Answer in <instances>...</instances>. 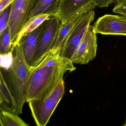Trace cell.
<instances>
[{
    "instance_id": "obj_16",
    "label": "cell",
    "mask_w": 126,
    "mask_h": 126,
    "mask_svg": "<svg viewBox=\"0 0 126 126\" xmlns=\"http://www.w3.org/2000/svg\"><path fill=\"white\" fill-rule=\"evenodd\" d=\"M12 48L10 30L8 26L0 35V54L8 53Z\"/></svg>"
},
{
    "instance_id": "obj_24",
    "label": "cell",
    "mask_w": 126,
    "mask_h": 126,
    "mask_svg": "<svg viewBox=\"0 0 126 126\" xmlns=\"http://www.w3.org/2000/svg\"><path fill=\"white\" fill-rule=\"evenodd\" d=\"M1 104H2V101H1V99L0 98V107Z\"/></svg>"
},
{
    "instance_id": "obj_5",
    "label": "cell",
    "mask_w": 126,
    "mask_h": 126,
    "mask_svg": "<svg viewBox=\"0 0 126 126\" xmlns=\"http://www.w3.org/2000/svg\"><path fill=\"white\" fill-rule=\"evenodd\" d=\"M60 24L57 16H50L46 20L38 41L32 65L30 68L36 66L49 54L54 46Z\"/></svg>"
},
{
    "instance_id": "obj_14",
    "label": "cell",
    "mask_w": 126,
    "mask_h": 126,
    "mask_svg": "<svg viewBox=\"0 0 126 126\" xmlns=\"http://www.w3.org/2000/svg\"><path fill=\"white\" fill-rule=\"evenodd\" d=\"M50 16L48 15H41L30 20L21 32L18 37L17 43L22 35L29 33L37 29Z\"/></svg>"
},
{
    "instance_id": "obj_8",
    "label": "cell",
    "mask_w": 126,
    "mask_h": 126,
    "mask_svg": "<svg viewBox=\"0 0 126 126\" xmlns=\"http://www.w3.org/2000/svg\"><path fill=\"white\" fill-rule=\"evenodd\" d=\"M95 7L91 0H60L57 17L61 23H64Z\"/></svg>"
},
{
    "instance_id": "obj_23",
    "label": "cell",
    "mask_w": 126,
    "mask_h": 126,
    "mask_svg": "<svg viewBox=\"0 0 126 126\" xmlns=\"http://www.w3.org/2000/svg\"><path fill=\"white\" fill-rule=\"evenodd\" d=\"M126 0H112L113 2H115L117 3V2H120V1H123Z\"/></svg>"
},
{
    "instance_id": "obj_10",
    "label": "cell",
    "mask_w": 126,
    "mask_h": 126,
    "mask_svg": "<svg viewBox=\"0 0 126 126\" xmlns=\"http://www.w3.org/2000/svg\"><path fill=\"white\" fill-rule=\"evenodd\" d=\"M46 20L34 30L22 35L17 43L21 48L26 62L30 68L32 65L39 36L44 28Z\"/></svg>"
},
{
    "instance_id": "obj_18",
    "label": "cell",
    "mask_w": 126,
    "mask_h": 126,
    "mask_svg": "<svg viewBox=\"0 0 126 126\" xmlns=\"http://www.w3.org/2000/svg\"><path fill=\"white\" fill-rule=\"evenodd\" d=\"M13 49L8 53L0 54V66L5 70H8L13 62Z\"/></svg>"
},
{
    "instance_id": "obj_4",
    "label": "cell",
    "mask_w": 126,
    "mask_h": 126,
    "mask_svg": "<svg viewBox=\"0 0 126 126\" xmlns=\"http://www.w3.org/2000/svg\"><path fill=\"white\" fill-rule=\"evenodd\" d=\"M37 0H14L8 26L12 48L17 44L18 37L28 21L30 14Z\"/></svg>"
},
{
    "instance_id": "obj_3",
    "label": "cell",
    "mask_w": 126,
    "mask_h": 126,
    "mask_svg": "<svg viewBox=\"0 0 126 126\" xmlns=\"http://www.w3.org/2000/svg\"><path fill=\"white\" fill-rule=\"evenodd\" d=\"M64 92L63 80L52 90L29 102L32 115L37 126H46Z\"/></svg>"
},
{
    "instance_id": "obj_2",
    "label": "cell",
    "mask_w": 126,
    "mask_h": 126,
    "mask_svg": "<svg viewBox=\"0 0 126 126\" xmlns=\"http://www.w3.org/2000/svg\"><path fill=\"white\" fill-rule=\"evenodd\" d=\"M13 62L8 70L7 78L12 95L16 105L15 114L22 113L23 107L26 102L27 86L30 68L26 62L18 44L13 48Z\"/></svg>"
},
{
    "instance_id": "obj_7",
    "label": "cell",
    "mask_w": 126,
    "mask_h": 126,
    "mask_svg": "<svg viewBox=\"0 0 126 126\" xmlns=\"http://www.w3.org/2000/svg\"><path fill=\"white\" fill-rule=\"evenodd\" d=\"M97 33L93 26L90 25L77 46L70 60L72 63L86 64L96 57Z\"/></svg>"
},
{
    "instance_id": "obj_22",
    "label": "cell",
    "mask_w": 126,
    "mask_h": 126,
    "mask_svg": "<svg viewBox=\"0 0 126 126\" xmlns=\"http://www.w3.org/2000/svg\"><path fill=\"white\" fill-rule=\"evenodd\" d=\"M0 126H6L4 123L1 115V110H0Z\"/></svg>"
},
{
    "instance_id": "obj_26",
    "label": "cell",
    "mask_w": 126,
    "mask_h": 126,
    "mask_svg": "<svg viewBox=\"0 0 126 126\" xmlns=\"http://www.w3.org/2000/svg\"></svg>"
},
{
    "instance_id": "obj_11",
    "label": "cell",
    "mask_w": 126,
    "mask_h": 126,
    "mask_svg": "<svg viewBox=\"0 0 126 126\" xmlns=\"http://www.w3.org/2000/svg\"><path fill=\"white\" fill-rule=\"evenodd\" d=\"M0 98L2 104L0 110L15 114L16 105L8 83L6 70L0 66Z\"/></svg>"
},
{
    "instance_id": "obj_9",
    "label": "cell",
    "mask_w": 126,
    "mask_h": 126,
    "mask_svg": "<svg viewBox=\"0 0 126 126\" xmlns=\"http://www.w3.org/2000/svg\"><path fill=\"white\" fill-rule=\"evenodd\" d=\"M93 26L97 34L126 36V17L123 16L105 15L99 18Z\"/></svg>"
},
{
    "instance_id": "obj_1",
    "label": "cell",
    "mask_w": 126,
    "mask_h": 126,
    "mask_svg": "<svg viewBox=\"0 0 126 126\" xmlns=\"http://www.w3.org/2000/svg\"><path fill=\"white\" fill-rule=\"evenodd\" d=\"M76 68L70 59L59 54H49L36 66L30 68L27 86L26 102L53 90L64 75Z\"/></svg>"
},
{
    "instance_id": "obj_20",
    "label": "cell",
    "mask_w": 126,
    "mask_h": 126,
    "mask_svg": "<svg viewBox=\"0 0 126 126\" xmlns=\"http://www.w3.org/2000/svg\"><path fill=\"white\" fill-rule=\"evenodd\" d=\"M96 5V7L103 8L108 7L110 4L113 3L112 0H91Z\"/></svg>"
},
{
    "instance_id": "obj_12",
    "label": "cell",
    "mask_w": 126,
    "mask_h": 126,
    "mask_svg": "<svg viewBox=\"0 0 126 126\" xmlns=\"http://www.w3.org/2000/svg\"><path fill=\"white\" fill-rule=\"evenodd\" d=\"M59 0H37L30 14L28 21L34 17L41 15L57 16Z\"/></svg>"
},
{
    "instance_id": "obj_21",
    "label": "cell",
    "mask_w": 126,
    "mask_h": 126,
    "mask_svg": "<svg viewBox=\"0 0 126 126\" xmlns=\"http://www.w3.org/2000/svg\"><path fill=\"white\" fill-rule=\"evenodd\" d=\"M14 1V0H0V13Z\"/></svg>"
},
{
    "instance_id": "obj_25",
    "label": "cell",
    "mask_w": 126,
    "mask_h": 126,
    "mask_svg": "<svg viewBox=\"0 0 126 126\" xmlns=\"http://www.w3.org/2000/svg\"><path fill=\"white\" fill-rule=\"evenodd\" d=\"M123 126H126V122L124 123V125Z\"/></svg>"
},
{
    "instance_id": "obj_19",
    "label": "cell",
    "mask_w": 126,
    "mask_h": 126,
    "mask_svg": "<svg viewBox=\"0 0 126 126\" xmlns=\"http://www.w3.org/2000/svg\"><path fill=\"white\" fill-rule=\"evenodd\" d=\"M112 12L126 17V0L117 3Z\"/></svg>"
},
{
    "instance_id": "obj_6",
    "label": "cell",
    "mask_w": 126,
    "mask_h": 126,
    "mask_svg": "<svg viewBox=\"0 0 126 126\" xmlns=\"http://www.w3.org/2000/svg\"><path fill=\"white\" fill-rule=\"evenodd\" d=\"M95 16L94 10L79 16L60 52V56L70 60L76 47L80 41Z\"/></svg>"
},
{
    "instance_id": "obj_13",
    "label": "cell",
    "mask_w": 126,
    "mask_h": 126,
    "mask_svg": "<svg viewBox=\"0 0 126 126\" xmlns=\"http://www.w3.org/2000/svg\"><path fill=\"white\" fill-rule=\"evenodd\" d=\"M78 18H76L64 23H61L56 40L53 48L49 54H60L62 47L66 40Z\"/></svg>"
},
{
    "instance_id": "obj_17",
    "label": "cell",
    "mask_w": 126,
    "mask_h": 126,
    "mask_svg": "<svg viewBox=\"0 0 126 126\" xmlns=\"http://www.w3.org/2000/svg\"><path fill=\"white\" fill-rule=\"evenodd\" d=\"M12 3L7 7L0 13V35L2 32L8 26Z\"/></svg>"
},
{
    "instance_id": "obj_15",
    "label": "cell",
    "mask_w": 126,
    "mask_h": 126,
    "mask_svg": "<svg viewBox=\"0 0 126 126\" xmlns=\"http://www.w3.org/2000/svg\"><path fill=\"white\" fill-rule=\"evenodd\" d=\"M1 115L6 126H30L17 115L2 110Z\"/></svg>"
}]
</instances>
